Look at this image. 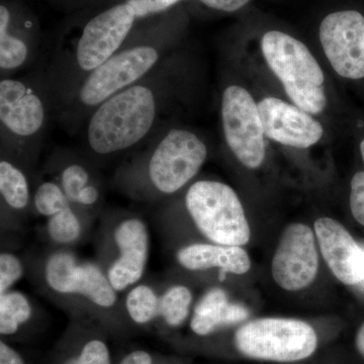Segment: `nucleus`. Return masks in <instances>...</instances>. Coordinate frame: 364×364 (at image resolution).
I'll return each instance as SVG.
<instances>
[{"label": "nucleus", "instance_id": "f257e3e1", "mask_svg": "<svg viewBox=\"0 0 364 364\" xmlns=\"http://www.w3.org/2000/svg\"><path fill=\"white\" fill-rule=\"evenodd\" d=\"M166 59L149 75L97 107L83 124V138L98 156L119 154L159 134L166 112Z\"/></svg>", "mask_w": 364, "mask_h": 364}, {"label": "nucleus", "instance_id": "f03ea898", "mask_svg": "<svg viewBox=\"0 0 364 364\" xmlns=\"http://www.w3.org/2000/svg\"><path fill=\"white\" fill-rule=\"evenodd\" d=\"M136 21L126 2H119L93 14L60 40L43 75L53 107L124 47Z\"/></svg>", "mask_w": 364, "mask_h": 364}, {"label": "nucleus", "instance_id": "7ed1b4c3", "mask_svg": "<svg viewBox=\"0 0 364 364\" xmlns=\"http://www.w3.org/2000/svg\"><path fill=\"white\" fill-rule=\"evenodd\" d=\"M164 51L159 41L127 42L114 56L88 74L69 95L57 102L53 112L71 133L82 129L91 112L105 100L155 70L165 60Z\"/></svg>", "mask_w": 364, "mask_h": 364}, {"label": "nucleus", "instance_id": "20e7f679", "mask_svg": "<svg viewBox=\"0 0 364 364\" xmlns=\"http://www.w3.org/2000/svg\"><path fill=\"white\" fill-rule=\"evenodd\" d=\"M51 112V95L44 76L2 77L0 81L2 147L18 154L37 149L44 138Z\"/></svg>", "mask_w": 364, "mask_h": 364}, {"label": "nucleus", "instance_id": "39448f33", "mask_svg": "<svg viewBox=\"0 0 364 364\" xmlns=\"http://www.w3.org/2000/svg\"><path fill=\"white\" fill-rule=\"evenodd\" d=\"M261 50L294 105L311 114L324 111V73L304 43L286 33L270 31L261 40Z\"/></svg>", "mask_w": 364, "mask_h": 364}, {"label": "nucleus", "instance_id": "423d86ee", "mask_svg": "<svg viewBox=\"0 0 364 364\" xmlns=\"http://www.w3.org/2000/svg\"><path fill=\"white\" fill-rule=\"evenodd\" d=\"M186 207L200 233L215 244L243 246L251 232L243 205L233 188L223 182L200 181L191 184Z\"/></svg>", "mask_w": 364, "mask_h": 364}, {"label": "nucleus", "instance_id": "0eeeda50", "mask_svg": "<svg viewBox=\"0 0 364 364\" xmlns=\"http://www.w3.org/2000/svg\"><path fill=\"white\" fill-rule=\"evenodd\" d=\"M235 344L246 358L296 363L312 356L318 336L310 324L296 318H261L237 330Z\"/></svg>", "mask_w": 364, "mask_h": 364}, {"label": "nucleus", "instance_id": "6e6552de", "mask_svg": "<svg viewBox=\"0 0 364 364\" xmlns=\"http://www.w3.org/2000/svg\"><path fill=\"white\" fill-rule=\"evenodd\" d=\"M147 157V176L162 195L181 191L198 173L208 157V148L196 134L172 128L153 136Z\"/></svg>", "mask_w": 364, "mask_h": 364}, {"label": "nucleus", "instance_id": "1a4fd4ad", "mask_svg": "<svg viewBox=\"0 0 364 364\" xmlns=\"http://www.w3.org/2000/svg\"><path fill=\"white\" fill-rule=\"evenodd\" d=\"M221 116L230 150L244 166L258 168L265 159V134L250 93L241 86H228L223 92Z\"/></svg>", "mask_w": 364, "mask_h": 364}, {"label": "nucleus", "instance_id": "9d476101", "mask_svg": "<svg viewBox=\"0 0 364 364\" xmlns=\"http://www.w3.org/2000/svg\"><path fill=\"white\" fill-rule=\"evenodd\" d=\"M320 41L328 60L342 77H364V16L356 11L328 14L320 26Z\"/></svg>", "mask_w": 364, "mask_h": 364}, {"label": "nucleus", "instance_id": "9b49d317", "mask_svg": "<svg viewBox=\"0 0 364 364\" xmlns=\"http://www.w3.org/2000/svg\"><path fill=\"white\" fill-rule=\"evenodd\" d=\"M318 268L315 235L311 228L299 223L289 225L273 256V279L286 291H299L313 284Z\"/></svg>", "mask_w": 364, "mask_h": 364}, {"label": "nucleus", "instance_id": "f8f14e48", "mask_svg": "<svg viewBox=\"0 0 364 364\" xmlns=\"http://www.w3.org/2000/svg\"><path fill=\"white\" fill-rule=\"evenodd\" d=\"M45 279L53 291L61 294H80L102 308L116 304L117 291L107 275L92 263H81L73 254L60 251L50 256Z\"/></svg>", "mask_w": 364, "mask_h": 364}, {"label": "nucleus", "instance_id": "ddd939ff", "mask_svg": "<svg viewBox=\"0 0 364 364\" xmlns=\"http://www.w3.org/2000/svg\"><path fill=\"white\" fill-rule=\"evenodd\" d=\"M257 105L265 136L275 142L306 149L322 138V124L298 105L277 97L263 98Z\"/></svg>", "mask_w": 364, "mask_h": 364}, {"label": "nucleus", "instance_id": "4468645a", "mask_svg": "<svg viewBox=\"0 0 364 364\" xmlns=\"http://www.w3.org/2000/svg\"><path fill=\"white\" fill-rule=\"evenodd\" d=\"M114 239L119 254L107 277L116 291H123L136 284L145 272L149 258V232L142 220L129 218L117 225Z\"/></svg>", "mask_w": 364, "mask_h": 364}, {"label": "nucleus", "instance_id": "2eb2a0df", "mask_svg": "<svg viewBox=\"0 0 364 364\" xmlns=\"http://www.w3.org/2000/svg\"><path fill=\"white\" fill-rule=\"evenodd\" d=\"M315 233L325 262L333 274L347 286L358 284L361 246L346 228L331 218H320L315 223Z\"/></svg>", "mask_w": 364, "mask_h": 364}, {"label": "nucleus", "instance_id": "dca6fc26", "mask_svg": "<svg viewBox=\"0 0 364 364\" xmlns=\"http://www.w3.org/2000/svg\"><path fill=\"white\" fill-rule=\"evenodd\" d=\"M177 260L193 272L220 268L223 272L240 275L251 267L250 257L241 246L220 244H191L178 251Z\"/></svg>", "mask_w": 364, "mask_h": 364}, {"label": "nucleus", "instance_id": "f3484780", "mask_svg": "<svg viewBox=\"0 0 364 364\" xmlns=\"http://www.w3.org/2000/svg\"><path fill=\"white\" fill-rule=\"evenodd\" d=\"M248 316L245 306L230 303L226 291L215 287L198 301L191 318V328L196 334L207 336L219 328L243 322Z\"/></svg>", "mask_w": 364, "mask_h": 364}, {"label": "nucleus", "instance_id": "a211bd4d", "mask_svg": "<svg viewBox=\"0 0 364 364\" xmlns=\"http://www.w3.org/2000/svg\"><path fill=\"white\" fill-rule=\"evenodd\" d=\"M37 43L32 36L18 31L11 9L0 6V71L4 77L30 65L37 56Z\"/></svg>", "mask_w": 364, "mask_h": 364}, {"label": "nucleus", "instance_id": "6ab92c4d", "mask_svg": "<svg viewBox=\"0 0 364 364\" xmlns=\"http://www.w3.org/2000/svg\"><path fill=\"white\" fill-rule=\"evenodd\" d=\"M0 193L4 202L14 210H25L30 203V186L26 174L7 159L0 162Z\"/></svg>", "mask_w": 364, "mask_h": 364}, {"label": "nucleus", "instance_id": "aec40b11", "mask_svg": "<svg viewBox=\"0 0 364 364\" xmlns=\"http://www.w3.org/2000/svg\"><path fill=\"white\" fill-rule=\"evenodd\" d=\"M32 316V306L25 294L9 291L0 296V333L13 335Z\"/></svg>", "mask_w": 364, "mask_h": 364}, {"label": "nucleus", "instance_id": "412c9836", "mask_svg": "<svg viewBox=\"0 0 364 364\" xmlns=\"http://www.w3.org/2000/svg\"><path fill=\"white\" fill-rule=\"evenodd\" d=\"M193 294L188 287L173 286L160 296L159 316L170 327H179L188 317Z\"/></svg>", "mask_w": 364, "mask_h": 364}, {"label": "nucleus", "instance_id": "4be33fe9", "mask_svg": "<svg viewBox=\"0 0 364 364\" xmlns=\"http://www.w3.org/2000/svg\"><path fill=\"white\" fill-rule=\"evenodd\" d=\"M160 298L146 284L132 289L126 299L129 315L136 324H147L159 316Z\"/></svg>", "mask_w": 364, "mask_h": 364}, {"label": "nucleus", "instance_id": "5701e85b", "mask_svg": "<svg viewBox=\"0 0 364 364\" xmlns=\"http://www.w3.org/2000/svg\"><path fill=\"white\" fill-rule=\"evenodd\" d=\"M58 183L70 203L75 205L95 186L90 170L79 161H69L60 170Z\"/></svg>", "mask_w": 364, "mask_h": 364}, {"label": "nucleus", "instance_id": "b1692460", "mask_svg": "<svg viewBox=\"0 0 364 364\" xmlns=\"http://www.w3.org/2000/svg\"><path fill=\"white\" fill-rule=\"evenodd\" d=\"M33 205L41 215L50 218L71 207V203L58 182L45 181L36 191Z\"/></svg>", "mask_w": 364, "mask_h": 364}, {"label": "nucleus", "instance_id": "393cba45", "mask_svg": "<svg viewBox=\"0 0 364 364\" xmlns=\"http://www.w3.org/2000/svg\"><path fill=\"white\" fill-rule=\"evenodd\" d=\"M48 234L55 243L70 244L81 234V224L71 207L52 215L48 220Z\"/></svg>", "mask_w": 364, "mask_h": 364}, {"label": "nucleus", "instance_id": "a878e982", "mask_svg": "<svg viewBox=\"0 0 364 364\" xmlns=\"http://www.w3.org/2000/svg\"><path fill=\"white\" fill-rule=\"evenodd\" d=\"M23 267L21 261L11 253L0 255V296L7 293L11 287L23 277Z\"/></svg>", "mask_w": 364, "mask_h": 364}, {"label": "nucleus", "instance_id": "bb28decb", "mask_svg": "<svg viewBox=\"0 0 364 364\" xmlns=\"http://www.w3.org/2000/svg\"><path fill=\"white\" fill-rule=\"evenodd\" d=\"M181 1V0H124L136 20L164 13Z\"/></svg>", "mask_w": 364, "mask_h": 364}, {"label": "nucleus", "instance_id": "cd10ccee", "mask_svg": "<svg viewBox=\"0 0 364 364\" xmlns=\"http://www.w3.org/2000/svg\"><path fill=\"white\" fill-rule=\"evenodd\" d=\"M65 364H111V356L107 345L100 340H91L83 347L80 355Z\"/></svg>", "mask_w": 364, "mask_h": 364}, {"label": "nucleus", "instance_id": "c85d7f7f", "mask_svg": "<svg viewBox=\"0 0 364 364\" xmlns=\"http://www.w3.org/2000/svg\"><path fill=\"white\" fill-rule=\"evenodd\" d=\"M350 208L354 219L364 227V172L359 171L351 179Z\"/></svg>", "mask_w": 364, "mask_h": 364}, {"label": "nucleus", "instance_id": "c756f323", "mask_svg": "<svg viewBox=\"0 0 364 364\" xmlns=\"http://www.w3.org/2000/svg\"><path fill=\"white\" fill-rule=\"evenodd\" d=\"M205 6L215 11L233 13L245 6L250 0H200Z\"/></svg>", "mask_w": 364, "mask_h": 364}, {"label": "nucleus", "instance_id": "7c9ffc66", "mask_svg": "<svg viewBox=\"0 0 364 364\" xmlns=\"http://www.w3.org/2000/svg\"><path fill=\"white\" fill-rule=\"evenodd\" d=\"M0 364H25L20 354L11 347L0 342Z\"/></svg>", "mask_w": 364, "mask_h": 364}, {"label": "nucleus", "instance_id": "2f4dec72", "mask_svg": "<svg viewBox=\"0 0 364 364\" xmlns=\"http://www.w3.org/2000/svg\"><path fill=\"white\" fill-rule=\"evenodd\" d=\"M119 364H152V358L147 352L134 351L128 354Z\"/></svg>", "mask_w": 364, "mask_h": 364}, {"label": "nucleus", "instance_id": "473e14b6", "mask_svg": "<svg viewBox=\"0 0 364 364\" xmlns=\"http://www.w3.org/2000/svg\"><path fill=\"white\" fill-rule=\"evenodd\" d=\"M355 343L359 353L364 358V323L360 326L358 334H356Z\"/></svg>", "mask_w": 364, "mask_h": 364}, {"label": "nucleus", "instance_id": "72a5a7b5", "mask_svg": "<svg viewBox=\"0 0 364 364\" xmlns=\"http://www.w3.org/2000/svg\"><path fill=\"white\" fill-rule=\"evenodd\" d=\"M358 284L364 286V248L361 247L360 257H359L358 268Z\"/></svg>", "mask_w": 364, "mask_h": 364}, {"label": "nucleus", "instance_id": "f704fd0d", "mask_svg": "<svg viewBox=\"0 0 364 364\" xmlns=\"http://www.w3.org/2000/svg\"><path fill=\"white\" fill-rule=\"evenodd\" d=\"M360 152H361V157H363V163H364V139L363 141H361L360 143Z\"/></svg>", "mask_w": 364, "mask_h": 364}]
</instances>
